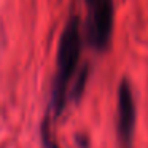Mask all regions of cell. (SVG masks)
I'll return each instance as SVG.
<instances>
[{
	"instance_id": "1",
	"label": "cell",
	"mask_w": 148,
	"mask_h": 148,
	"mask_svg": "<svg viewBox=\"0 0 148 148\" xmlns=\"http://www.w3.org/2000/svg\"><path fill=\"white\" fill-rule=\"evenodd\" d=\"M81 56V30L80 21L77 16H72L67 21L59 38L58 59H56V73L51 88V100H49V113L59 116L64 112L70 99L72 80L75 78Z\"/></svg>"
},
{
	"instance_id": "4",
	"label": "cell",
	"mask_w": 148,
	"mask_h": 148,
	"mask_svg": "<svg viewBox=\"0 0 148 148\" xmlns=\"http://www.w3.org/2000/svg\"><path fill=\"white\" fill-rule=\"evenodd\" d=\"M42 140H43V147L45 148H59L56 143L54 137L51 134V127H49V119H45L42 127Z\"/></svg>"
},
{
	"instance_id": "3",
	"label": "cell",
	"mask_w": 148,
	"mask_h": 148,
	"mask_svg": "<svg viewBox=\"0 0 148 148\" xmlns=\"http://www.w3.org/2000/svg\"><path fill=\"white\" fill-rule=\"evenodd\" d=\"M118 142L121 148H132L135 131V100L132 88L123 81L118 88Z\"/></svg>"
},
{
	"instance_id": "2",
	"label": "cell",
	"mask_w": 148,
	"mask_h": 148,
	"mask_svg": "<svg viewBox=\"0 0 148 148\" xmlns=\"http://www.w3.org/2000/svg\"><path fill=\"white\" fill-rule=\"evenodd\" d=\"M88 37L91 45L102 51L108 46L113 34V0H86Z\"/></svg>"
}]
</instances>
